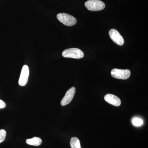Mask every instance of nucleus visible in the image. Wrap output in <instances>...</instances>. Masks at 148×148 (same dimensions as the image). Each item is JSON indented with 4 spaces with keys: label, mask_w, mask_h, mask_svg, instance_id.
I'll use <instances>...</instances> for the list:
<instances>
[{
    "label": "nucleus",
    "mask_w": 148,
    "mask_h": 148,
    "mask_svg": "<svg viewBox=\"0 0 148 148\" xmlns=\"http://www.w3.org/2000/svg\"><path fill=\"white\" fill-rule=\"evenodd\" d=\"M111 75L115 78L121 79H127L130 77V71L128 69L122 70L114 69L112 70L111 72Z\"/></svg>",
    "instance_id": "20e7f679"
},
{
    "label": "nucleus",
    "mask_w": 148,
    "mask_h": 148,
    "mask_svg": "<svg viewBox=\"0 0 148 148\" xmlns=\"http://www.w3.org/2000/svg\"><path fill=\"white\" fill-rule=\"evenodd\" d=\"M85 6L88 10L98 11L105 8V4L100 0H88L85 3Z\"/></svg>",
    "instance_id": "f03ea898"
},
{
    "label": "nucleus",
    "mask_w": 148,
    "mask_h": 148,
    "mask_svg": "<svg viewBox=\"0 0 148 148\" xmlns=\"http://www.w3.org/2000/svg\"><path fill=\"white\" fill-rule=\"evenodd\" d=\"M5 103L2 100H0V109L3 108H5Z\"/></svg>",
    "instance_id": "ddd939ff"
},
{
    "label": "nucleus",
    "mask_w": 148,
    "mask_h": 148,
    "mask_svg": "<svg viewBox=\"0 0 148 148\" xmlns=\"http://www.w3.org/2000/svg\"><path fill=\"white\" fill-rule=\"evenodd\" d=\"M76 89L75 87H72L66 92V94L61 100V106H64L69 104L71 102L75 93Z\"/></svg>",
    "instance_id": "0eeeda50"
},
{
    "label": "nucleus",
    "mask_w": 148,
    "mask_h": 148,
    "mask_svg": "<svg viewBox=\"0 0 148 148\" xmlns=\"http://www.w3.org/2000/svg\"><path fill=\"white\" fill-rule=\"evenodd\" d=\"M62 56L65 58L80 59L84 57V53L79 49L73 48L64 50L62 53Z\"/></svg>",
    "instance_id": "f257e3e1"
},
{
    "label": "nucleus",
    "mask_w": 148,
    "mask_h": 148,
    "mask_svg": "<svg viewBox=\"0 0 148 148\" xmlns=\"http://www.w3.org/2000/svg\"><path fill=\"white\" fill-rule=\"evenodd\" d=\"M109 35L111 39L118 45L122 46L124 43L123 38L118 31L114 29H112L109 31Z\"/></svg>",
    "instance_id": "39448f33"
},
{
    "label": "nucleus",
    "mask_w": 148,
    "mask_h": 148,
    "mask_svg": "<svg viewBox=\"0 0 148 148\" xmlns=\"http://www.w3.org/2000/svg\"><path fill=\"white\" fill-rule=\"evenodd\" d=\"M26 143L30 145L39 146L42 143V140L38 137H34L32 139H27L26 140Z\"/></svg>",
    "instance_id": "1a4fd4ad"
},
{
    "label": "nucleus",
    "mask_w": 148,
    "mask_h": 148,
    "mask_svg": "<svg viewBox=\"0 0 148 148\" xmlns=\"http://www.w3.org/2000/svg\"><path fill=\"white\" fill-rule=\"evenodd\" d=\"M70 145L71 148H81L79 140L76 137H73L71 139Z\"/></svg>",
    "instance_id": "9d476101"
},
{
    "label": "nucleus",
    "mask_w": 148,
    "mask_h": 148,
    "mask_svg": "<svg viewBox=\"0 0 148 148\" xmlns=\"http://www.w3.org/2000/svg\"><path fill=\"white\" fill-rule=\"evenodd\" d=\"M104 99L107 103L116 107H119L121 105L120 99L113 94H107L105 95Z\"/></svg>",
    "instance_id": "6e6552de"
},
{
    "label": "nucleus",
    "mask_w": 148,
    "mask_h": 148,
    "mask_svg": "<svg viewBox=\"0 0 148 148\" xmlns=\"http://www.w3.org/2000/svg\"><path fill=\"white\" fill-rule=\"evenodd\" d=\"M29 75V67L24 65L22 67L20 77L18 80V84L21 86H24L27 84Z\"/></svg>",
    "instance_id": "423d86ee"
},
{
    "label": "nucleus",
    "mask_w": 148,
    "mask_h": 148,
    "mask_svg": "<svg viewBox=\"0 0 148 148\" xmlns=\"http://www.w3.org/2000/svg\"><path fill=\"white\" fill-rule=\"evenodd\" d=\"M132 124L135 126H141L143 124V120L138 118H134L132 120Z\"/></svg>",
    "instance_id": "9b49d317"
},
{
    "label": "nucleus",
    "mask_w": 148,
    "mask_h": 148,
    "mask_svg": "<svg viewBox=\"0 0 148 148\" xmlns=\"http://www.w3.org/2000/svg\"><path fill=\"white\" fill-rule=\"evenodd\" d=\"M57 18L61 23L69 27L73 26L77 23L76 18L68 14H58L57 15Z\"/></svg>",
    "instance_id": "7ed1b4c3"
},
{
    "label": "nucleus",
    "mask_w": 148,
    "mask_h": 148,
    "mask_svg": "<svg viewBox=\"0 0 148 148\" xmlns=\"http://www.w3.org/2000/svg\"><path fill=\"white\" fill-rule=\"evenodd\" d=\"M6 132L4 129L0 130V143H2L5 140Z\"/></svg>",
    "instance_id": "f8f14e48"
}]
</instances>
